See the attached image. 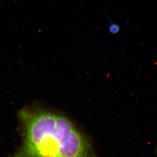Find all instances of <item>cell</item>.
<instances>
[{
  "mask_svg": "<svg viewBox=\"0 0 157 157\" xmlns=\"http://www.w3.org/2000/svg\"><path fill=\"white\" fill-rule=\"evenodd\" d=\"M19 117L23 144L11 157H94L90 140L66 117L29 108Z\"/></svg>",
  "mask_w": 157,
  "mask_h": 157,
  "instance_id": "cell-1",
  "label": "cell"
},
{
  "mask_svg": "<svg viewBox=\"0 0 157 157\" xmlns=\"http://www.w3.org/2000/svg\"><path fill=\"white\" fill-rule=\"evenodd\" d=\"M108 19L109 20V29L110 32L112 34H114L118 33L120 31V27L117 23L112 22L109 17L108 16Z\"/></svg>",
  "mask_w": 157,
  "mask_h": 157,
  "instance_id": "cell-2",
  "label": "cell"
},
{
  "mask_svg": "<svg viewBox=\"0 0 157 157\" xmlns=\"http://www.w3.org/2000/svg\"></svg>",
  "mask_w": 157,
  "mask_h": 157,
  "instance_id": "cell-3",
  "label": "cell"
}]
</instances>
